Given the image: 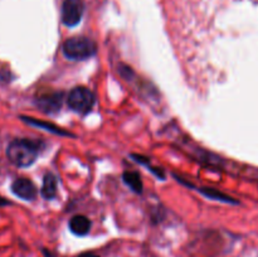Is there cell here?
I'll return each mask as SVG.
<instances>
[{
	"label": "cell",
	"mask_w": 258,
	"mask_h": 257,
	"mask_svg": "<svg viewBox=\"0 0 258 257\" xmlns=\"http://www.w3.org/2000/svg\"><path fill=\"white\" fill-rule=\"evenodd\" d=\"M39 144L28 139H15L8 145L7 156L14 165L25 168L37 160Z\"/></svg>",
	"instance_id": "obj_1"
},
{
	"label": "cell",
	"mask_w": 258,
	"mask_h": 257,
	"mask_svg": "<svg viewBox=\"0 0 258 257\" xmlns=\"http://www.w3.org/2000/svg\"><path fill=\"white\" fill-rule=\"evenodd\" d=\"M63 54L72 60L88 59L97 52V44L86 37H73L63 43Z\"/></svg>",
	"instance_id": "obj_2"
},
{
	"label": "cell",
	"mask_w": 258,
	"mask_h": 257,
	"mask_svg": "<svg viewBox=\"0 0 258 257\" xmlns=\"http://www.w3.org/2000/svg\"><path fill=\"white\" fill-rule=\"evenodd\" d=\"M67 103L77 113H87L95 105V95L86 87H75L67 97Z\"/></svg>",
	"instance_id": "obj_3"
},
{
	"label": "cell",
	"mask_w": 258,
	"mask_h": 257,
	"mask_svg": "<svg viewBox=\"0 0 258 257\" xmlns=\"http://www.w3.org/2000/svg\"><path fill=\"white\" fill-rule=\"evenodd\" d=\"M85 12L83 0H64L62 4V22L67 27H76Z\"/></svg>",
	"instance_id": "obj_4"
},
{
	"label": "cell",
	"mask_w": 258,
	"mask_h": 257,
	"mask_svg": "<svg viewBox=\"0 0 258 257\" xmlns=\"http://www.w3.org/2000/svg\"><path fill=\"white\" fill-rule=\"evenodd\" d=\"M12 191L23 201H34L38 196L35 184L27 178L15 179L12 184Z\"/></svg>",
	"instance_id": "obj_5"
},
{
	"label": "cell",
	"mask_w": 258,
	"mask_h": 257,
	"mask_svg": "<svg viewBox=\"0 0 258 257\" xmlns=\"http://www.w3.org/2000/svg\"><path fill=\"white\" fill-rule=\"evenodd\" d=\"M35 103L44 112H57L58 110H60V106H62V93L47 92L38 95L37 98H35Z\"/></svg>",
	"instance_id": "obj_6"
},
{
	"label": "cell",
	"mask_w": 258,
	"mask_h": 257,
	"mask_svg": "<svg viewBox=\"0 0 258 257\" xmlns=\"http://www.w3.org/2000/svg\"><path fill=\"white\" fill-rule=\"evenodd\" d=\"M91 221L86 216H75L70 221V229L76 236H86L90 232Z\"/></svg>",
	"instance_id": "obj_7"
},
{
	"label": "cell",
	"mask_w": 258,
	"mask_h": 257,
	"mask_svg": "<svg viewBox=\"0 0 258 257\" xmlns=\"http://www.w3.org/2000/svg\"><path fill=\"white\" fill-rule=\"evenodd\" d=\"M57 185L58 181L57 178L53 173H47L43 178L42 189H40V194L44 199H53L57 196Z\"/></svg>",
	"instance_id": "obj_8"
},
{
	"label": "cell",
	"mask_w": 258,
	"mask_h": 257,
	"mask_svg": "<svg viewBox=\"0 0 258 257\" xmlns=\"http://www.w3.org/2000/svg\"><path fill=\"white\" fill-rule=\"evenodd\" d=\"M23 121L28 122L29 125L33 126H37L39 128H44V130L50 131L53 134H57V135H63V136H70L71 134L67 133V131H63L62 128L58 127V126L53 125V123H48V122H43V121L39 120H34V118H30V117H22Z\"/></svg>",
	"instance_id": "obj_9"
},
{
	"label": "cell",
	"mask_w": 258,
	"mask_h": 257,
	"mask_svg": "<svg viewBox=\"0 0 258 257\" xmlns=\"http://www.w3.org/2000/svg\"><path fill=\"white\" fill-rule=\"evenodd\" d=\"M122 178L126 185L130 186L134 191H136V193L143 191V181H141L139 173H136V171H125Z\"/></svg>",
	"instance_id": "obj_10"
},
{
	"label": "cell",
	"mask_w": 258,
	"mask_h": 257,
	"mask_svg": "<svg viewBox=\"0 0 258 257\" xmlns=\"http://www.w3.org/2000/svg\"><path fill=\"white\" fill-rule=\"evenodd\" d=\"M202 193H203L204 196L209 197V198H211V199H217V201L227 202V203H233L232 198H229V197L224 196L223 193H219V191L214 190V189H207V190L202 189Z\"/></svg>",
	"instance_id": "obj_11"
},
{
	"label": "cell",
	"mask_w": 258,
	"mask_h": 257,
	"mask_svg": "<svg viewBox=\"0 0 258 257\" xmlns=\"http://www.w3.org/2000/svg\"><path fill=\"white\" fill-rule=\"evenodd\" d=\"M8 204H9V202H8L7 199L3 198V197L0 196V206H8Z\"/></svg>",
	"instance_id": "obj_12"
},
{
	"label": "cell",
	"mask_w": 258,
	"mask_h": 257,
	"mask_svg": "<svg viewBox=\"0 0 258 257\" xmlns=\"http://www.w3.org/2000/svg\"><path fill=\"white\" fill-rule=\"evenodd\" d=\"M80 257H98V256H96V254H93V253H83V254H81Z\"/></svg>",
	"instance_id": "obj_13"
}]
</instances>
